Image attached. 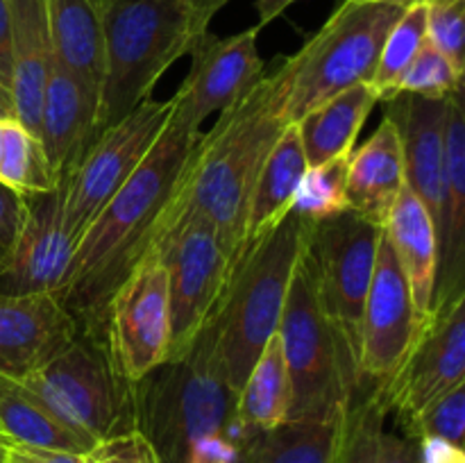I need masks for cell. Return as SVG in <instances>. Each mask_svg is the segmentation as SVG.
I'll return each instance as SVG.
<instances>
[{"instance_id": "7", "label": "cell", "mask_w": 465, "mask_h": 463, "mask_svg": "<svg viewBox=\"0 0 465 463\" xmlns=\"http://www.w3.org/2000/svg\"><path fill=\"white\" fill-rule=\"evenodd\" d=\"M411 3L343 0L325 25L286 57L291 71L286 121L298 123L330 98L371 84L386 34Z\"/></svg>"}, {"instance_id": "6", "label": "cell", "mask_w": 465, "mask_h": 463, "mask_svg": "<svg viewBox=\"0 0 465 463\" xmlns=\"http://www.w3.org/2000/svg\"><path fill=\"white\" fill-rule=\"evenodd\" d=\"M277 334L291 377L286 420H322L343 413L359 390V375L322 309L309 243L293 271Z\"/></svg>"}, {"instance_id": "5", "label": "cell", "mask_w": 465, "mask_h": 463, "mask_svg": "<svg viewBox=\"0 0 465 463\" xmlns=\"http://www.w3.org/2000/svg\"><path fill=\"white\" fill-rule=\"evenodd\" d=\"M312 225L289 212L262 239L248 245L232 268L225 295L209 327L218 366L234 393L248 379L263 345L277 334L293 271L307 250Z\"/></svg>"}, {"instance_id": "27", "label": "cell", "mask_w": 465, "mask_h": 463, "mask_svg": "<svg viewBox=\"0 0 465 463\" xmlns=\"http://www.w3.org/2000/svg\"><path fill=\"white\" fill-rule=\"evenodd\" d=\"M389 411L372 389H359L343 418L334 463H420L416 440L386 429Z\"/></svg>"}, {"instance_id": "31", "label": "cell", "mask_w": 465, "mask_h": 463, "mask_svg": "<svg viewBox=\"0 0 465 463\" xmlns=\"http://www.w3.org/2000/svg\"><path fill=\"white\" fill-rule=\"evenodd\" d=\"M0 182L21 195L50 193L59 177L36 134L27 132L14 118H5L0 141Z\"/></svg>"}, {"instance_id": "18", "label": "cell", "mask_w": 465, "mask_h": 463, "mask_svg": "<svg viewBox=\"0 0 465 463\" xmlns=\"http://www.w3.org/2000/svg\"><path fill=\"white\" fill-rule=\"evenodd\" d=\"M381 104L384 116L398 127L407 186L425 204L439 232L443 213V121L448 100L398 94Z\"/></svg>"}, {"instance_id": "1", "label": "cell", "mask_w": 465, "mask_h": 463, "mask_svg": "<svg viewBox=\"0 0 465 463\" xmlns=\"http://www.w3.org/2000/svg\"><path fill=\"white\" fill-rule=\"evenodd\" d=\"M200 134L171 112L148 157L77 239L57 298L82 334L104 336L109 302L163 232Z\"/></svg>"}, {"instance_id": "33", "label": "cell", "mask_w": 465, "mask_h": 463, "mask_svg": "<svg viewBox=\"0 0 465 463\" xmlns=\"http://www.w3.org/2000/svg\"><path fill=\"white\" fill-rule=\"evenodd\" d=\"M348 163L350 154H343L321 166L307 168L289 212L298 213L309 222L348 212Z\"/></svg>"}, {"instance_id": "47", "label": "cell", "mask_w": 465, "mask_h": 463, "mask_svg": "<svg viewBox=\"0 0 465 463\" xmlns=\"http://www.w3.org/2000/svg\"><path fill=\"white\" fill-rule=\"evenodd\" d=\"M352 3H375V0H352ZM400 3H416V0H400Z\"/></svg>"}, {"instance_id": "2", "label": "cell", "mask_w": 465, "mask_h": 463, "mask_svg": "<svg viewBox=\"0 0 465 463\" xmlns=\"http://www.w3.org/2000/svg\"><path fill=\"white\" fill-rule=\"evenodd\" d=\"M289 80L284 57L239 103L218 113L216 125L200 134L186 180L168 209V218L186 212L207 218L216 227L230 268L245 252L254 182L275 141L291 125L284 112Z\"/></svg>"}, {"instance_id": "17", "label": "cell", "mask_w": 465, "mask_h": 463, "mask_svg": "<svg viewBox=\"0 0 465 463\" xmlns=\"http://www.w3.org/2000/svg\"><path fill=\"white\" fill-rule=\"evenodd\" d=\"M75 318L54 293H0V372L23 379L77 336Z\"/></svg>"}, {"instance_id": "32", "label": "cell", "mask_w": 465, "mask_h": 463, "mask_svg": "<svg viewBox=\"0 0 465 463\" xmlns=\"http://www.w3.org/2000/svg\"><path fill=\"white\" fill-rule=\"evenodd\" d=\"M427 44V16L425 0H416L402 12L395 21L391 32L386 34L381 45L380 59H377L375 75L371 86L375 89L380 104L398 95V84L418 57L422 45Z\"/></svg>"}, {"instance_id": "8", "label": "cell", "mask_w": 465, "mask_h": 463, "mask_svg": "<svg viewBox=\"0 0 465 463\" xmlns=\"http://www.w3.org/2000/svg\"><path fill=\"white\" fill-rule=\"evenodd\" d=\"M18 381L89 443L134 431L132 386L118 375L104 336L77 331L71 343Z\"/></svg>"}, {"instance_id": "20", "label": "cell", "mask_w": 465, "mask_h": 463, "mask_svg": "<svg viewBox=\"0 0 465 463\" xmlns=\"http://www.w3.org/2000/svg\"><path fill=\"white\" fill-rule=\"evenodd\" d=\"M95 113L98 100L75 75L53 62L41 98L39 139L59 182L71 175L95 141Z\"/></svg>"}, {"instance_id": "28", "label": "cell", "mask_w": 465, "mask_h": 463, "mask_svg": "<svg viewBox=\"0 0 465 463\" xmlns=\"http://www.w3.org/2000/svg\"><path fill=\"white\" fill-rule=\"evenodd\" d=\"M0 431L14 443L54 448L84 454L94 448L86 438L64 425L32 390L0 372Z\"/></svg>"}, {"instance_id": "36", "label": "cell", "mask_w": 465, "mask_h": 463, "mask_svg": "<svg viewBox=\"0 0 465 463\" xmlns=\"http://www.w3.org/2000/svg\"><path fill=\"white\" fill-rule=\"evenodd\" d=\"M427 41L465 71V0H425Z\"/></svg>"}, {"instance_id": "23", "label": "cell", "mask_w": 465, "mask_h": 463, "mask_svg": "<svg viewBox=\"0 0 465 463\" xmlns=\"http://www.w3.org/2000/svg\"><path fill=\"white\" fill-rule=\"evenodd\" d=\"M381 227L407 277L413 304L420 316L430 318L439 272V232L430 212L404 184Z\"/></svg>"}, {"instance_id": "13", "label": "cell", "mask_w": 465, "mask_h": 463, "mask_svg": "<svg viewBox=\"0 0 465 463\" xmlns=\"http://www.w3.org/2000/svg\"><path fill=\"white\" fill-rule=\"evenodd\" d=\"M430 318L420 316L411 289L381 234L359 339V389L381 386L400 370Z\"/></svg>"}, {"instance_id": "41", "label": "cell", "mask_w": 465, "mask_h": 463, "mask_svg": "<svg viewBox=\"0 0 465 463\" xmlns=\"http://www.w3.org/2000/svg\"><path fill=\"white\" fill-rule=\"evenodd\" d=\"M418 452L420 463H465V452L459 445L448 443L443 438H420Z\"/></svg>"}, {"instance_id": "45", "label": "cell", "mask_w": 465, "mask_h": 463, "mask_svg": "<svg viewBox=\"0 0 465 463\" xmlns=\"http://www.w3.org/2000/svg\"><path fill=\"white\" fill-rule=\"evenodd\" d=\"M0 118H14V107H12V95L5 86H0Z\"/></svg>"}, {"instance_id": "42", "label": "cell", "mask_w": 465, "mask_h": 463, "mask_svg": "<svg viewBox=\"0 0 465 463\" xmlns=\"http://www.w3.org/2000/svg\"><path fill=\"white\" fill-rule=\"evenodd\" d=\"M295 3H298V0H257V3H254V7H257V27L259 30L266 25H271L275 18H280L282 14H284L286 9Z\"/></svg>"}, {"instance_id": "16", "label": "cell", "mask_w": 465, "mask_h": 463, "mask_svg": "<svg viewBox=\"0 0 465 463\" xmlns=\"http://www.w3.org/2000/svg\"><path fill=\"white\" fill-rule=\"evenodd\" d=\"M75 241L64 230L62 184L50 193L27 195V216L12 259L0 271V293H54L66 280Z\"/></svg>"}, {"instance_id": "26", "label": "cell", "mask_w": 465, "mask_h": 463, "mask_svg": "<svg viewBox=\"0 0 465 463\" xmlns=\"http://www.w3.org/2000/svg\"><path fill=\"white\" fill-rule=\"evenodd\" d=\"M380 104L371 84H357L330 98L298 121L307 166H321L354 150L359 132L371 112Z\"/></svg>"}, {"instance_id": "4", "label": "cell", "mask_w": 465, "mask_h": 463, "mask_svg": "<svg viewBox=\"0 0 465 463\" xmlns=\"http://www.w3.org/2000/svg\"><path fill=\"white\" fill-rule=\"evenodd\" d=\"M103 14V80L95 136L141 103L177 59L191 54L209 32L191 0H100Z\"/></svg>"}, {"instance_id": "29", "label": "cell", "mask_w": 465, "mask_h": 463, "mask_svg": "<svg viewBox=\"0 0 465 463\" xmlns=\"http://www.w3.org/2000/svg\"><path fill=\"white\" fill-rule=\"evenodd\" d=\"M291 409V377L286 368L280 334H272L263 345L248 379L236 393V413L250 434H263L282 425Z\"/></svg>"}, {"instance_id": "25", "label": "cell", "mask_w": 465, "mask_h": 463, "mask_svg": "<svg viewBox=\"0 0 465 463\" xmlns=\"http://www.w3.org/2000/svg\"><path fill=\"white\" fill-rule=\"evenodd\" d=\"M307 168L300 130L295 123H291L275 141L254 182L245 225V250L289 213Z\"/></svg>"}, {"instance_id": "22", "label": "cell", "mask_w": 465, "mask_h": 463, "mask_svg": "<svg viewBox=\"0 0 465 463\" xmlns=\"http://www.w3.org/2000/svg\"><path fill=\"white\" fill-rule=\"evenodd\" d=\"M404 184L407 180H404V157L398 127L389 116H384L375 134L361 148L350 153V209L377 225H384Z\"/></svg>"}, {"instance_id": "37", "label": "cell", "mask_w": 465, "mask_h": 463, "mask_svg": "<svg viewBox=\"0 0 465 463\" xmlns=\"http://www.w3.org/2000/svg\"><path fill=\"white\" fill-rule=\"evenodd\" d=\"M84 463H159V458L139 431H127L98 440L84 454Z\"/></svg>"}, {"instance_id": "35", "label": "cell", "mask_w": 465, "mask_h": 463, "mask_svg": "<svg viewBox=\"0 0 465 463\" xmlns=\"http://www.w3.org/2000/svg\"><path fill=\"white\" fill-rule=\"evenodd\" d=\"M463 73L427 41L398 84V94L420 95L430 100H448L461 94Z\"/></svg>"}, {"instance_id": "30", "label": "cell", "mask_w": 465, "mask_h": 463, "mask_svg": "<svg viewBox=\"0 0 465 463\" xmlns=\"http://www.w3.org/2000/svg\"><path fill=\"white\" fill-rule=\"evenodd\" d=\"M343 418L345 411L322 420H284L263 431L259 463H334Z\"/></svg>"}, {"instance_id": "44", "label": "cell", "mask_w": 465, "mask_h": 463, "mask_svg": "<svg viewBox=\"0 0 465 463\" xmlns=\"http://www.w3.org/2000/svg\"><path fill=\"white\" fill-rule=\"evenodd\" d=\"M259 436H254V438L250 440V445L245 448V452L241 454L239 463H259Z\"/></svg>"}, {"instance_id": "48", "label": "cell", "mask_w": 465, "mask_h": 463, "mask_svg": "<svg viewBox=\"0 0 465 463\" xmlns=\"http://www.w3.org/2000/svg\"><path fill=\"white\" fill-rule=\"evenodd\" d=\"M3 123H5V118H0V141H3Z\"/></svg>"}, {"instance_id": "15", "label": "cell", "mask_w": 465, "mask_h": 463, "mask_svg": "<svg viewBox=\"0 0 465 463\" xmlns=\"http://www.w3.org/2000/svg\"><path fill=\"white\" fill-rule=\"evenodd\" d=\"M257 36V25L230 36L207 32L191 50V68L173 95V113L193 130H203L212 113H223L239 103L266 75Z\"/></svg>"}, {"instance_id": "38", "label": "cell", "mask_w": 465, "mask_h": 463, "mask_svg": "<svg viewBox=\"0 0 465 463\" xmlns=\"http://www.w3.org/2000/svg\"><path fill=\"white\" fill-rule=\"evenodd\" d=\"M27 216V198L0 182V271L9 263Z\"/></svg>"}, {"instance_id": "3", "label": "cell", "mask_w": 465, "mask_h": 463, "mask_svg": "<svg viewBox=\"0 0 465 463\" xmlns=\"http://www.w3.org/2000/svg\"><path fill=\"white\" fill-rule=\"evenodd\" d=\"M132 416L159 463H239L254 438L241 425L209 325L184 357L132 386Z\"/></svg>"}, {"instance_id": "43", "label": "cell", "mask_w": 465, "mask_h": 463, "mask_svg": "<svg viewBox=\"0 0 465 463\" xmlns=\"http://www.w3.org/2000/svg\"><path fill=\"white\" fill-rule=\"evenodd\" d=\"M191 3H193V7L198 9L204 18H209V21H212V18L216 16V14L221 12V9L225 7L230 0H191Z\"/></svg>"}, {"instance_id": "19", "label": "cell", "mask_w": 465, "mask_h": 463, "mask_svg": "<svg viewBox=\"0 0 465 463\" xmlns=\"http://www.w3.org/2000/svg\"><path fill=\"white\" fill-rule=\"evenodd\" d=\"M443 213L434 304L465 295V112L463 95H450L443 121Z\"/></svg>"}, {"instance_id": "12", "label": "cell", "mask_w": 465, "mask_h": 463, "mask_svg": "<svg viewBox=\"0 0 465 463\" xmlns=\"http://www.w3.org/2000/svg\"><path fill=\"white\" fill-rule=\"evenodd\" d=\"M104 339L118 375L130 386L166 361L171 345L168 272L157 254H148L114 293Z\"/></svg>"}, {"instance_id": "14", "label": "cell", "mask_w": 465, "mask_h": 463, "mask_svg": "<svg viewBox=\"0 0 465 463\" xmlns=\"http://www.w3.org/2000/svg\"><path fill=\"white\" fill-rule=\"evenodd\" d=\"M465 381V295L434 307L420 339L386 384L372 386L398 425Z\"/></svg>"}, {"instance_id": "39", "label": "cell", "mask_w": 465, "mask_h": 463, "mask_svg": "<svg viewBox=\"0 0 465 463\" xmlns=\"http://www.w3.org/2000/svg\"><path fill=\"white\" fill-rule=\"evenodd\" d=\"M84 454L54 448H36V445L9 440L7 448H5L3 463H84Z\"/></svg>"}, {"instance_id": "10", "label": "cell", "mask_w": 465, "mask_h": 463, "mask_svg": "<svg viewBox=\"0 0 465 463\" xmlns=\"http://www.w3.org/2000/svg\"><path fill=\"white\" fill-rule=\"evenodd\" d=\"M173 112V98L145 100L112 127L100 132L62 184L64 230L73 241L91 225L104 204L130 180L162 136Z\"/></svg>"}, {"instance_id": "34", "label": "cell", "mask_w": 465, "mask_h": 463, "mask_svg": "<svg viewBox=\"0 0 465 463\" xmlns=\"http://www.w3.org/2000/svg\"><path fill=\"white\" fill-rule=\"evenodd\" d=\"M402 434L411 440L443 438L463 448L465 436V381L431 399L422 411L404 422Z\"/></svg>"}, {"instance_id": "9", "label": "cell", "mask_w": 465, "mask_h": 463, "mask_svg": "<svg viewBox=\"0 0 465 463\" xmlns=\"http://www.w3.org/2000/svg\"><path fill=\"white\" fill-rule=\"evenodd\" d=\"M148 254H157L168 272L171 345L166 361H173L193 348L216 316L230 281V259L216 227L193 212L168 218Z\"/></svg>"}, {"instance_id": "40", "label": "cell", "mask_w": 465, "mask_h": 463, "mask_svg": "<svg viewBox=\"0 0 465 463\" xmlns=\"http://www.w3.org/2000/svg\"><path fill=\"white\" fill-rule=\"evenodd\" d=\"M12 12H9V0H0V86L7 91L12 86Z\"/></svg>"}, {"instance_id": "11", "label": "cell", "mask_w": 465, "mask_h": 463, "mask_svg": "<svg viewBox=\"0 0 465 463\" xmlns=\"http://www.w3.org/2000/svg\"><path fill=\"white\" fill-rule=\"evenodd\" d=\"M381 234L384 227L348 209L334 218L313 222L309 236V254L316 268L322 309L334 325L350 361L357 368V375L363 307Z\"/></svg>"}, {"instance_id": "24", "label": "cell", "mask_w": 465, "mask_h": 463, "mask_svg": "<svg viewBox=\"0 0 465 463\" xmlns=\"http://www.w3.org/2000/svg\"><path fill=\"white\" fill-rule=\"evenodd\" d=\"M53 57L98 100L103 80V14L100 0H48Z\"/></svg>"}, {"instance_id": "21", "label": "cell", "mask_w": 465, "mask_h": 463, "mask_svg": "<svg viewBox=\"0 0 465 463\" xmlns=\"http://www.w3.org/2000/svg\"><path fill=\"white\" fill-rule=\"evenodd\" d=\"M12 12V95L14 121L39 136L44 86L53 68L48 0H9Z\"/></svg>"}, {"instance_id": "46", "label": "cell", "mask_w": 465, "mask_h": 463, "mask_svg": "<svg viewBox=\"0 0 465 463\" xmlns=\"http://www.w3.org/2000/svg\"><path fill=\"white\" fill-rule=\"evenodd\" d=\"M7 443H9V438L3 434V431H0V463H3V458H5V448H7Z\"/></svg>"}]
</instances>
